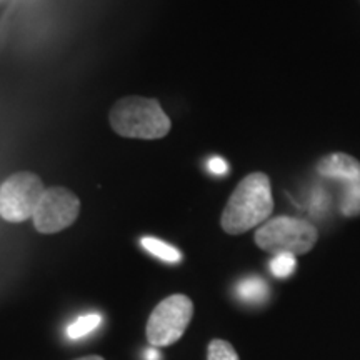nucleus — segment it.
<instances>
[{
  "instance_id": "1",
  "label": "nucleus",
  "mask_w": 360,
  "mask_h": 360,
  "mask_svg": "<svg viewBox=\"0 0 360 360\" xmlns=\"http://www.w3.org/2000/svg\"><path fill=\"white\" fill-rule=\"evenodd\" d=\"M274 210L270 179L264 172L249 174L232 192L220 225L231 236H240L264 224Z\"/></svg>"
},
{
  "instance_id": "8",
  "label": "nucleus",
  "mask_w": 360,
  "mask_h": 360,
  "mask_svg": "<svg viewBox=\"0 0 360 360\" xmlns=\"http://www.w3.org/2000/svg\"><path fill=\"white\" fill-rule=\"evenodd\" d=\"M237 295L247 304H262L269 295V285L260 277H247L238 282Z\"/></svg>"
},
{
  "instance_id": "15",
  "label": "nucleus",
  "mask_w": 360,
  "mask_h": 360,
  "mask_svg": "<svg viewBox=\"0 0 360 360\" xmlns=\"http://www.w3.org/2000/svg\"><path fill=\"white\" fill-rule=\"evenodd\" d=\"M143 357H146V360H160L162 355L159 352V349L157 347H150L146 350V354H143Z\"/></svg>"
},
{
  "instance_id": "17",
  "label": "nucleus",
  "mask_w": 360,
  "mask_h": 360,
  "mask_svg": "<svg viewBox=\"0 0 360 360\" xmlns=\"http://www.w3.org/2000/svg\"><path fill=\"white\" fill-rule=\"evenodd\" d=\"M0 2H2V0H0Z\"/></svg>"
},
{
  "instance_id": "2",
  "label": "nucleus",
  "mask_w": 360,
  "mask_h": 360,
  "mask_svg": "<svg viewBox=\"0 0 360 360\" xmlns=\"http://www.w3.org/2000/svg\"><path fill=\"white\" fill-rule=\"evenodd\" d=\"M110 125L122 137L143 141L165 137L172 127L160 103L146 97L120 98L110 110Z\"/></svg>"
},
{
  "instance_id": "7",
  "label": "nucleus",
  "mask_w": 360,
  "mask_h": 360,
  "mask_svg": "<svg viewBox=\"0 0 360 360\" xmlns=\"http://www.w3.org/2000/svg\"><path fill=\"white\" fill-rule=\"evenodd\" d=\"M319 174L349 184L360 180V162L349 154H330L319 162Z\"/></svg>"
},
{
  "instance_id": "3",
  "label": "nucleus",
  "mask_w": 360,
  "mask_h": 360,
  "mask_svg": "<svg viewBox=\"0 0 360 360\" xmlns=\"http://www.w3.org/2000/svg\"><path fill=\"white\" fill-rule=\"evenodd\" d=\"M317 238L319 232L312 224L285 215L267 220L255 232V244L274 255H304L314 249Z\"/></svg>"
},
{
  "instance_id": "13",
  "label": "nucleus",
  "mask_w": 360,
  "mask_h": 360,
  "mask_svg": "<svg viewBox=\"0 0 360 360\" xmlns=\"http://www.w3.org/2000/svg\"><path fill=\"white\" fill-rule=\"evenodd\" d=\"M207 360H238V355L229 342L215 339L209 344Z\"/></svg>"
},
{
  "instance_id": "10",
  "label": "nucleus",
  "mask_w": 360,
  "mask_h": 360,
  "mask_svg": "<svg viewBox=\"0 0 360 360\" xmlns=\"http://www.w3.org/2000/svg\"><path fill=\"white\" fill-rule=\"evenodd\" d=\"M101 323H102L101 314L82 315V317H77L74 322H70L69 326H67V328H65L67 337L72 340L84 339V337L90 335L92 332H96L97 328L101 327Z\"/></svg>"
},
{
  "instance_id": "16",
  "label": "nucleus",
  "mask_w": 360,
  "mask_h": 360,
  "mask_svg": "<svg viewBox=\"0 0 360 360\" xmlns=\"http://www.w3.org/2000/svg\"><path fill=\"white\" fill-rule=\"evenodd\" d=\"M75 360H105L101 355H87V357H82V359H75Z\"/></svg>"
},
{
  "instance_id": "4",
  "label": "nucleus",
  "mask_w": 360,
  "mask_h": 360,
  "mask_svg": "<svg viewBox=\"0 0 360 360\" xmlns=\"http://www.w3.org/2000/svg\"><path fill=\"white\" fill-rule=\"evenodd\" d=\"M193 304L187 295L175 294L164 299L152 310L146 334L152 347H169L182 339L192 321Z\"/></svg>"
},
{
  "instance_id": "12",
  "label": "nucleus",
  "mask_w": 360,
  "mask_h": 360,
  "mask_svg": "<svg viewBox=\"0 0 360 360\" xmlns=\"http://www.w3.org/2000/svg\"><path fill=\"white\" fill-rule=\"evenodd\" d=\"M297 260L292 254H277L270 260V272L278 278H285L295 272Z\"/></svg>"
},
{
  "instance_id": "9",
  "label": "nucleus",
  "mask_w": 360,
  "mask_h": 360,
  "mask_svg": "<svg viewBox=\"0 0 360 360\" xmlns=\"http://www.w3.org/2000/svg\"><path fill=\"white\" fill-rule=\"evenodd\" d=\"M143 249H146L148 254H152L154 257L164 260L167 264H179L182 260V254L175 249V247L169 245L167 242L160 240V238L155 237H143L141 240Z\"/></svg>"
},
{
  "instance_id": "14",
  "label": "nucleus",
  "mask_w": 360,
  "mask_h": 360,
  "mask_svg": "<svg viewBox=\"0 0 360 360\" xmlns=\"http://www.w3.org/2000/svg\"><path fill=\"white\" fill-rule=\"evenodd\" d=\"M207 165H209V170L214 175H225L229 172V164L222 159V157H212Z\"/></svg>"
},
{
  "instance_id": "5",
  "label": "nucleus",
  "mask_w": 360,
  "mask_h": 360,
  "mask_svg": "<svg viewBox=\"0 0 360 360\" xmlns=\"http://www.w3.org/2000/svg\"><path fill=\"white\" fill-rule=\"evenodd\" d=\"M44 182L32 172H19L0 186V217L20 224L30 219L44 195Z\"/></svg>"
},
{
  "instance_id": "6",
  "label": "nucleus",
  "mask_w": 360,
  "mask_h": 360,
  "mask_svg": "<svg viewBox=\"0 0 360 360\" xmlns=\"http://www.w3.org/2000/svg\"><path fill=\"white\" fill-rule=\"evenodd\" d=\"M80 214V200L64 187L45 188L32 215L34 227L40 233H57L70 227Z\"/></svg>"
},
{
  "instance_id": "11",
  "label": "nucleus",
  "mask_w": 360,
  "mask_h": 360,
  "mask_svg": "<svg viewBox=\"0 0 360 360\" xmlns=\"http://www.w3.org/2000/svg\"><path fill=\"white\" fill-rule=\"evenodd\" d=\"M340 212L345 217L360 215V180L345 184L344 195L340 200Z\"/></svg>"
}]
</instances>
